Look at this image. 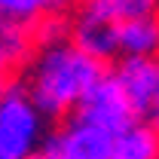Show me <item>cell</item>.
<instances>
[{"label":"cell","mask_w":159,"mask_h":159,"mask_svg":"<svg viewBox=\"0 0 159 159\" xmlns=\"http://www.w3.org/2000/svg\"><path fill=\"white\" fill-rule=\"evenodd\" d=\"M107 74L104 61L80 49L74 40L37 49L21 80L31 98L49 119H67L77 113L83 95Z\"/></svg>","instance_id":"cell-1"},{"label":"cell","mask_w":159,"mask_h":159,"mask_svg":"<svg viewBox=\"0 0 159 159\" xmlns=\"http://www.w3.org/2000/svg\"><path fill=\"white\" fill-rule=\"evenodd\" d=\"M46 113L40 110L28 86L6 80L0 89V159H31L46 144Z\"/></svg>","instance_id":"cell-2"},{"label":"cell","mask_w":159,"mask_h":159,"mask_svg":"<svg viewBox=\"0 0 159 159\" xmlns=\"http://www.w3.org/2000/svg\"><path fill=\"white\" fill-rule=\"evenodd\" d=\"M74 116L86 119V122H95V125L113 132V135H119V132L132 129L135 122H141L135 104L129 101L125 89H122L119 80L113 77V70H107V74L83 95V101H80V107H77Z\"/></svg>","instance_id":"cell-3"},{"label":"cell","mask_w":159,"mask_h":159,"mask_svg":"<svg viewBox=\"0 0 159 159\" xmlns=\"http://www.w3.org/2000/svg\"><path fill=\"white\" fill-rule=\"evenodd\" d=\"M116 135L101 129L95 122L80 116H67L55 135H49L43 144L46 159H113Z\"/></svg>","instance_id":"cell-4"},{"label":"cell","mask_w":159,"mask_h":159,"mask_svg":"<svg viewBox=\"0 0 159 159\" xmlns=\"http://www.w3.org/2000/svg\"><path fill=\"white\" fill-rule=\"evenodd\" d=\"M116 21L98 12L92 3H80L77 16H74V28H70V40L80 49H86L89 55L101 61H110L119 55V37H116Z\"/></svg>","instance_id":"cell-5"},{"label":"cell","mask_w":159,"mask_h":159,"mask_svg":"<svg viewBox=\"0 0 159 159\" xmlns=\"http://www.w3.org/2000/svg\"><path fill=\"white\" fill-rule=\"evenodd\" d=\"M113 77L125 89L138 116L144 119L150 104L159 98V58H153V55H122L119 64L113 67Z\"/></svg>","instance_id":"cell-6"},{"label":"cell","mask_w":159,"mask_h":159,"mask_svg":"<svg viewBox=\"0 0 159 159\" xmlns=\"http://www.w3.org/2000/svg\"><path fill=\"white\" fill-rule=\"evenodd\" d=\"M116 37H119V55H153V58H159V12L119 21Z\"/></svg>","instance_id":"cell-7"},{"label":"cell","mask_w":159,"mask_h":159,"mask_svg":"<svg viewBox=\"0 0 159 159\" xmlns=\"http://www.w3.org/2000/svg\"><path fill=\"white\" fill-rule=\"evenodd\" d=\"M113 159H159V132L144 119L135 122L116 135Z\"/></svg>","instance_id":"cell-8"},{"label":"cell","mask_w":159,"mask_h":159,"mask_svg":"<svg viewBox=\"0 0 159 159\" xmlns=\"http://www.w3.org/2000/svg\"><path fill=\"white\" fill-rule=\"evenodd\" d=\"M70 28H74V19H64V16L55 12V9H49L46 16H40V19L31 25L37 49L58 46V43H64V40H70Z\"/></svg>","instance_id":"cell-9"},{"label":"cell","mask_w":159,"mask_h":159,"mask_svg":"<svg viewBox=\"0 0 159 159\" xmlns=\"http://www.w3.org/2000/svg\"><path fill=\"white\" fill-rule=\"evenodd\" d=\"M86 3H92L98 12H104L116 25L129 21V19H138V16L159 12V0H86Z\"/></svg>","instance_id":"cell-10"},{"label":"cell","mask_w":159,"mask_h":159,"mask_svg":"<svg viewBox=\"0 0 159 159\" xmlns=\"http://www.w3.org/2000/svg\"><path fill=\"white\" fill-rule=\"evenodd\" d=\"M58 0H0V19L19 21V25H34L40 16L55 9Z\"/></svg>","instance_id":"cell-11"},{"label":"cell","mask_w":159,"mask_h":159,"mask_svg":"<svg viewBox=\"0 0 159 159\" xmlns=\"http://www.w3.org/2000/svg\"><path fill=\"white\" fill-rule=\"evenodd\" d=\"M144 122H150V125H153V129L159 132V98L153 101V104H150V110L144 113Z\"/></svg>","instance_id":"cell-12"},{"label":"cell","mask_w":159,"mask_h":159,"mask_svg":"<svg viewBox=\"0 0 159 159\" xmlns=\"http://www.w3.org/2000/svg\"><path fill=\"white\" fill-rule=\"evenodd\" d=\"M3 86H6V74L0 70V89H3Z\"/></svg>","instance_id":"cell-13"},{"label":"cell","mask_w":159,"mask_h":159,"mask_svg":"<svg viewBox=\"0 0 159 159\" xmlns=\"http://www.w3.org/2000/svg\"><path fill=\"white\" fill-rule=\"evenodd\" d=\"M58 3H86V0H58Z\"/></svg>","instance_id":"cell-14"},{"label":"cell","mask_w":159,"mask_h":159,"mask_svg":"<svg viewBox=\"0 0 159 159\" xmlns=\"http://www.w3.org/2000/svg\"><path fill=\"white\" fill-rule=\"evenodd\" d=\"M31 159H46V156H43V150H40V153H37V156H31Z\"/></svg>","instance_id":"cell-15"}]
</instances>
